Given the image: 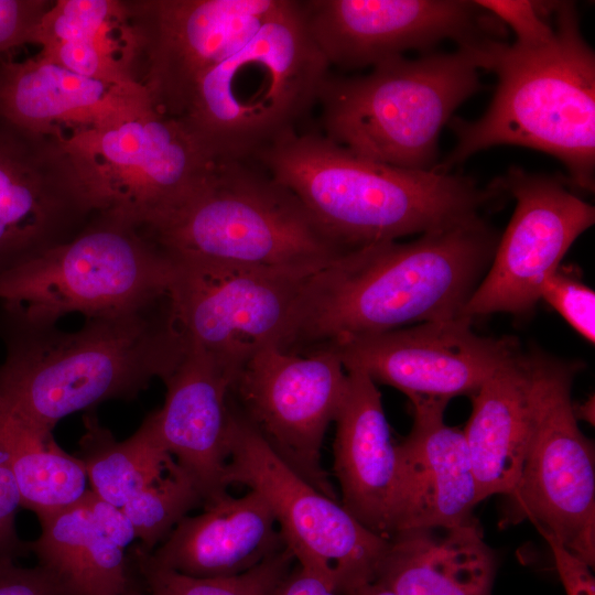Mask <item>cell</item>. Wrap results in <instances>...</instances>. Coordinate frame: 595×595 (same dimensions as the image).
Here are the masks:
<instances>
[{
  "label": "cell",
  "mask_w": 595,
  "mask_h": 595,
  "mask_svg": "<svg viewBox=\"0 0 595 595\" xmlns=\"http://www.w3.org/2000/svg\"><path fill=\"white\" fill-rule=\"evenodd\" d=\"M84 424L77 457L91 490L112 505L122 507L174 462L159 440L150 415L123 441H117L93 412L85 415Z\"/></svg>",
  "instance_id": "obj_28"
},
{
  "label": "cell",
  "mask_w": 595,
  "mask_h": 595,
  "mask_svg": "<svg viewBox=\"0 0 595 595\" xmlns=\"http://www.w3.org/2000/svg\"><path fill=\"white\" fill-rule=\"evenodd\" d=\"M274 595H338L320 580L304 573L299 565L278 588Z\"/></svg>",
  "instance_id": "obj_39"
},
{
  "label": "cell",
  "mask_w": 595,
  "mask_h": 595,
  "mask_svg": "<svg viewBox=\"0 0 595 595\" xmlns=\"http://www.w3.org/2000/svg\"><path fill=\"white\" fill-rule=\"evenodd\" d=\"M131 558L145 595H274L296 563L285 547L239 575L198 578L158 565L139 545L132 548Z\"/></svg>",
  "instance_id": "obj_29"
},
{
  "label": "cell",
  "mask_w": 595,
  "mask_h": 595,
  "mask_svg": "<svg viewBox=\"0 0 595 595\" xmlns=\"http://www.w3.org/2000/svg\"><path fill=\"white\" fill-rule=\"evenodd\" d=\"M170 258L169 295L186 345L202 349L235 378L259 350L281 345L312 275Z\"/></svg>",
  "instance_id": "obj_12"
},
{
  "label": "cell",
  "mask_w": 595,
  "mask_h": 595,
  "mask_svg": "<svg viewBox=\"0 0 595 595\" xmlns=\"http://www.w3.org/2000/svg\"><path fill=\"white\" fill-rule=\"evenodd\" d=\"M309 32L328 66L356 69L432 50L445 40L458 46L504 40L506 26L475 1H301Z\"/></svg>",
  "instance_id": "obj_16"
},
{
  "label": "cell",
  "mask_w": 595,
  "mask_h": 595,
  "mask_svg": "<svg viewBox=\"0 0 595 595\" xmlns=\"http://www.w3.org/2000/svg\"><path fill=\"white\" fill-rule=\"evenodd\" d=\"M472 321L455 317L354 338L333 348L346 371L403 392L413 404L473 397L520 349L512 338L476 334Z\"/></svg>",
  "instance_id": "obj_17"
},
{
  "label": "cell",
  "mask_w": 595,
  "mask_h": 595,
  "mask_svg": "<svg viewBox=\"0 0 595 595\" xmlns=\"http://www.w3.org/2000/svg\"><path fill=\"white\" fill-rule=\"evenodd\" d=\"M125 8L119 0H57L44 14L35 44L42 50L88 40L98 34Z\"/></svg>",
  "instance_id": "obj_31"
},
{
  "label": "cell",
  "mask_w": 595,
  "mask_h": 595,
  "mask_svg": "<svg viewBox=\"0 0 595 595\" xmlns=\"http://www.w3.org/2000/svg\"><path fill=\"white\" fill-rule=\"evenodd\" d=\"M283 2L125 1L137 83L154 108L178 118L204 74L247 44Z\"/></svg>",
  "instance_id": "obj_13"
},
{
  "label": "cell",
  "mask_w": 595,
  "mask_h": 595,
  "mask_svg": "<svg viewBox=\"0 0 595 595\" xmlns=\"http://www.w3.org/2000/svg\"><path fill=\"white\" fill-rule=\"evenodd\" d=\"M533 424L519 479L509 495L520 517L592 569L595 563V456L571 399L576 366L530 354Z\"/></svg>",
  "instance_id": "obj_11"
},
{
  "label": "cell",
  "mask_w": 595,
  "mask_h": 595,
  "mask_svg": "<svg viewBox=\"0 0 595 595\" xmlns=\"http://www.w3.org/2000/svg\"><path fill=\"white\" fill-rule=\"evenodd\" d=\"M303 203L347 251L446 228L476 216L501 194L452 172L386 165L324 134H284L255 159Z\"/></svg>",
  "instance_id": "obj_3"
},
{
  "label": "cell",
  "mask_w": 595,
  "mask_h": 595,
  "mask_svg": "<svg viewBox=\"0 0 595 595\" xmlns=\"http://www.w3.org/2000/svg\"><path fill=\"white\" fill-rule=\"evenodd\" d=\"M496 559L476 522L388 539L374 583L396 595H491Z\"/></svg>",
  "instance_id": "obj_25"
},
{
  "label": "cell",
  "mask_w": 595,
  "mask_h": 595,
  "mask_svg": "<svg viewBox=\"0 0 595 595\" xmlns=\"http://www.w3.org/2000/svg\"><path fill=\"white\" fill-rule=\"evenodd\" d=\"M285 548L274 516L256 491L226 494L183 518L152 552L160 566L198 577L245 573Z\"/></svg>",
  "instance_id": "obj_23"
},
{
  "label": "cell",
  "mask_w": 595,
  "mask_h": 595,
  "mask_svg": "<svg viewBox=\"0 0 595 595\" xmlns=\"http://www.w3.org/2000/svg\"><path fill=\"white\" fill-rule=\"evenodd\" d=\"M472 415L463 430L479 501L509 496L520 476L533 424L530 354L516 353L470 398Z\"/></svg>",
  "instance_id": "obj_24"
},
{
  "label": "cell",
  "mask_w": 595,
  "mask_h": 595,
  "mask_svg": "<svg viewBox=\"0 0 595 595\" xmlns=\"http://www.w3.org/2000/svg\"><path fill=\"white\" fill-rule=\"evenodd\" d=\"M122 595H145L143 589H138L136 587L129 588L127 592H125Z\"/></svg>",
  "instance_id": "obj_41"
},
{
  "label": "cell",
  "mask_w": 595,
  "mask_h": 595,
  "mask_svg": "<svg viewBox=\"0 0 595 595\" xmlns=\"http://www.w3.org/2000/svg\"><path fill=\"white\" fill-rule=\"evenodd\" d=\"M22 498L9 462L0 450V559L15 560L30 552V542L23 541L15 528Z\"/></svg>",
  "instance_id": "obj_35"
},
{
  "label": "cell",
  "mask_w": 595,
  "mask_h": 595,
  "mask_svg": "<svg viewBox=\"0 0 595 595\" xmlns=\"http://www.w3.org/2000/svg\"><path fill=\"white\" fill-rule=\"evenodd\" d=\"M553 17L554 36L542 46L494 39L477 47L480 68L497 75L491 102L476 120H450L456 144L435 170L451 172L482 150L518 145L556 158L571 187L594 192L595 54L573 2L555 1Z\"/></svg>",
  "instance_id": "obj_4"
},
{
  "label": "cell",
  "mask_w": 595,
  "mask_h": 595,
  "mask_svg": "<svg viewBox=\"0 0 595 595\" xmlns=\"http://www.w3.org/2000/svg\"><path fill=\"white\" fill-rule=\"evenodd\" d=\"M477 6L495 15L505 26L509 25L516 35V43L522 47H539L554 36L553 14L555 1L531 0H474Z\"/></svg>",
  "instance_id": "obj_33"
},
{
  "label": "cell",
  "mask_w": 595,
  "mask_h": 595,
  "mask_svg": "<svg viewBox=\"0 0 595 595\" xmlns=\"http://www.w3.org/2000/svg\"><path fill=\"white\" fill-rule=\"evenodd\" d=\"M39 521L30 552L63 595H122L132 587L125 550L104 533L83 498Z\"/></svg>",
  "instance_id": "obj_26"
},
{
  "label": "cell",
  "mask_w": 595,
  "mask_h": 595,
  "mask_svg": "<svg viewBox=\"0 0 595 595\" xmlns=\"http://www.w3.org/2000/svg\"><path fill=\"white\" fill-rule=\"evenodd\" d=\"M346 372L333 448L340 504L365 528L388 540L398 485L396 444L376 383L363 371Z\"/></svg>",
  "instance_id": "obj_22"
},
{
  "label": "cell",
  "mask_w": 595,
  "mask_h": 595,
  "mask_svg": "<svg viewBox=\"0 0 595 595\" xmlns=\"http://www.w3.org/2000/svg\"><path fill=\"white\" fill-rule=\"evenodd\" d=\"M346 388L347 372L335 350L296 355L268 346L241 367L230 399L286 465L337 500L321 463V448Z\"/></svg>",
  "instance_id": "obj_14"
},
{
  "label": "cell",
  "mask_w": 595,
  "mask_h": 595,
  "mask_svg": "<svg viewBox=\"0 0 595 595\" xmlns=\"http://www.w3.org/2000/svg\"><path fill=\"white\" fill-rule=\"evenodd\" d=\"M231 411L228 486L258 493L271 509L299 567L338 595L374 583L388 540L358 522L286 465L242 416Z\"/></svg>",
  "instance_id": "obj_10"
},
{
  "label": "cell",
  "mask_w": 595,
  "mask_h": 595,
  "mask_svg": "<svg viewBox=\"0 0 595 595\" xmlns=\"http://www.w3.org/2000/svg\"><path fill=\"white\" fill-rule=\"evenodd\" d=\"M94 520L118 547L126 549L137 539L132 522L121 507L98 497L91 489L83 496Z\"/></svg>",
  "instance_id": "obj_37"
},
{
  "label": "cell",
  "mask_w": 595,
  "mask_h": 595,
  "mask_svg": "<svg viewBox=\"0 0 595 595\" xmlns=\"http://www.w3.org/2000/svg\"><path fill=\"white\" fill-rule=\"evenodd\" d=\"M171 258L142 229L95 214L72 239L0 274V301L57 323L113 314L169 293Z\"/></svg>",
  "instance_id": "obj_8"
},
{
  "label": "cell",
  "mask_w": 595,
  "mask_h": 595,
  "mask_svg": "<svg viewBox=\"0 0 595 595\" xmlns=\"http://www.w3.org/2000/svg\"><path fill=\"white\" fill-rule=\"evenodd\" d=\"M234 380V375L202 349L187 346L163 380L162 408L149 414L159 440L198 489L203 507L228 494Z\"/></svg>",
  "instance_id": "obj_19"
},
{
  "label": "cell",
  "mask_w": 595,
  "mask_h": 595,
  "mask_svg": "<svg viewBox=\"0 0 595 595\" xmlns=\"http://www.w3.org/2000/svg\"><path fill=\"white\" fill-rule=\"evenodd\" d=\"M0 450L13 472L22 507L39 520L85 495L88 479L80 459L63 451L52 432L32 423L1 394Z\"/></svg>",
  "instance_id": "obj_27"
},
{
  "label": "cell",
  "mask_w": 595,
  "mask_h": 595,
  "mask_svg": "<svg viewBox=\"0 0 595 595\" xmlns=\"http://www.w3.org/2000/svg\"><path fill=\"white\" fill-rule=\"evenodd\" d=\"M356 595H396V594L376 583H370L364 586Z\"/></svg>",
  "instance_id": "obj_40"
},
{
  "label": "cell",
  "mask_w": 595,
  "mask_h": 595,
  "mask_svg": "<svg viewBox=\"0 0 595 595\" xmlns=\"http://www.w3.org/2000/svg\"><path fill=\"white\" fill-rule=\"evenodd\" d=\"M53 1L0 0V58L28 43L35 44L40 23Z\"/></svg>",
  "instance_id": "obj_34"
},
{
  "label": "cell",
  "mask_w": 595,
  "mask_h": 595,
  "mask_svg": "<svg viewBox=\"0 0 595 595\" xmlns=\"http://www.w3.org/2000/svg\"><path fill=\"white\" fill-rule=\"evenodd\" d=\"M198 506H204L198 489L174 461L121 508L133 524L138 545L150 553Z\"/></svg>",
  "instance_id": "obj_30"
},
{
  "label": "cell",
  "mask_w": 595,
  "mask_h": 595,
  "mask_svg": "<svg viewBox=\"0 0 595 595\" xmlns=\"http://www.w3.org/2000/svg\"><path fill=\"white\" fill-rule=\"evenodd\" d=\"M541 299L548 302L583 338L595 342V293L575 274L560 266L545 281Z\"/></svg>",
  "instance_id": "obj_32"
},
{
  "label": "cell",
  "mask_w": 595,
  "mask_h": 595,
  "mask_svg": "<svg viewBox=\"0 0 595 595\" xmlns=\"http://www.w3.org/2000/svg\"><path fill=\"white\" fill-rule=\"evenodd\" d=\"M85 320L68 332L21 303L0 301V394L43 430L105 401L134 399L152 379L164 380L187 348L169 293Z\"/></svg>",
  "instance_id": "obj_2"
},
{
  "label": "cell",
  "mask_w": 595,
  "mask_h": 595,
  "mask_svg": "<svg viewBox=\"0 0 595 595\" xmlns=\"http://www.w3.org/2000/svg\"><path fill=\"white\" fill-rule=\"evenodd\" d=\"M552 551L555 569L566 595H595L591 566L552 538L544 537Z\"/></svg>",
  "instance_id": "obj_38"
},
{
  "label": "cell",
  "mask_w": 595,
  "mask_h": 595,
  "mask_svg": "<svg viewBox=\"0 0 595 595\" xmlns=\"http://www.w3.org/2000/svg\"><path fill=\"white\" fill-rule=\"evenodd\" d=\"M500 235L485 218L349 250L310 275L278 347L296 355L409 324L459 317Z\"/></svg>",
  "instance_id": "obj_1"
},
{
  "label": "cell",
  "mask_w": 595,
  "mask_h": 595,
  "mask_svg": "<svg viewBox=\"0 0 595 595\" xmlns=\"http://www.w3.org/2000/svg\"><path fill=\"white\" fill-rule=\"evenodd\" d=\"M328 68L301 1L284 0L247 44L204 74L176 119L212 161H253L296 130Z\"/></svg>",
  "instance_id": "obj_5"
},
{
  "label": "cell",
  "mask_w": 595,
  "mask_h": 595,
  "mask_svg": "<svg viewBox=\"0 0 595 595\" xmlns=\"http://www.w3.org/2000/svg\"><path fill=\"white\" fill-rule=\"evenodd\" d=\"M94 215L62 142L0 118V274L68 241Z\"/></svg>",
  "instance_id": "obj_18"
},
{
  "label": "cell",
  "mask_w": 595,
  "mask_h": 595,
  "mask_svg": "<svg viewBox=\"0 0 595 595\" xmlns=\"http://www.w3.org/2000/svg\"><path fill=\"white\" fill-rule=\"evenodd\" d=\"M61 142L90 210L142 229L180 207L215 164L176 118L154 106Z\"/></svg>",
  "instance_id": "obj_9"
},
{
  "label": "cell",
  "mask_w": 595,
  "mask_h": 595,
  "mask_svg": "<svg viewBox=\"0 0 595 595\" xmlns=\"http://www.w3.org/2000/svg\"><path fill=\"white\" fill-rule=\"evenodd\" d=\"M170 257L313 274L347 252L252 161H217L173 213L143 229Z\"/></svg>",
  "instance_id": "obj_6"
},
{
  "label": "cell",
  "mask_w": 595,
  "mask_h": 595,
  "mask_svg": "<svg viewBox=\"0 0 595 595\" xmlns=\"http://www.w3.org/2000/svg\"><path fill=\"white\" fill-rule=\"evenodd\" d=\"M445 407L413 404L412 429L396 444L398 485L390 537L475 522L472 512L480 501L468 447L463 430L445 424Z\"/></svg>",
  "instance_id": "obj_21"
},
{
  "label": "cell",
  "mask_w": 595,
  "mask_h": 595,
  "mask_svg": "<svg viewBox=\"0 0 595 595\" xmlns=\"http://www.w3.org/2000/svg\"><path fill=\"white\" fill-rule=\"evenodd\" d=\"M0 595H63L39 565L22 567L11 559H0Z\"/></svg>",
  "instance_id": "obj_36"
},
{
  "label": "cell",
  "mask_w": 595,
  "mask_h": 595,
  "mask_svg": "<svg viewBox=\"0 0 595 595\" xmlns=\"http://www.w3.org/2000/svg\"><path fill=\"white\" fill-rule=\"evenodd\" d=\"M152 106L141 85L87 78L37 55L21 62L0 58V118L35 134L64 141Z\"/></svg>",
  "instance_id": "obj_20"
},
{
  "label": "cell",
  "mask_w": 595,
  "mask_h": 595,
  "mask_svg": "<svg viewBox=\"0 0 595 595\" xmlns=\"http://www.w3.org/2000/svg\"><path fill=\"white\" fill-rule=\"evenodd\" d=\"M478 45L396 57L363 76L328 75L317 101L324 136L386 165L433 170L443 127L483 89Z\"/></svg>",
  "instance_id": "obj_7"
},
{
  "label": "cell",
  "mask_w": 595,
  "mask_h": 595,
  "mask_svg": "<svg viewBox=\"0 0 595 595\" xmlns=\"http://www.w3.org/2000/svg\"><path fill=\"white\" fill-rule=\"evenodd\" d=\"M516 199L493 261L459 317L522 315L541 300L545 281L570 247L595 221V208L573 193L566 178L512 165L493 181Z\"/></svg>",
  "instance_id": "obj_15"
}]
</instances>
